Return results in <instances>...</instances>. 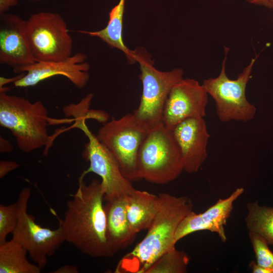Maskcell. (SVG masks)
Wrapping results in <instances>:
<instances>
[{
	"instance_id": "obj_29",
	"label": "cell",
	"mask_w": 273,
	"mask_h": 273,
	"mask_svg": "<svg viewBox=\"0 0 273 273\" xmlns=\"http://www.w3.org/2000/svg\"><path fill=\"white\" fill-rule=\"evenodd\" d=\"M25 74L24 73H22L20 74V75H18L15 77H12V78H5L4 77H0V87L4 86V85L7 83H10V82H14L16 80L20 79L22 78Z\"/></svg>"
},
{
	"instance_id": "obj_8",
	"label": "cell",
	"mask_w": 273,
	"mask_h": 273,
	"mask_svg": "<svg viewBox=\"0 0 273 273\" xmlns=\"http://www.w3.org/2000/svg\"><path fill=\"white\" fill-rule=\"evenodd\" d=\"M149 130L133 114L128 113L118 119L112 117L103 124L96 135L116 158L122 174L131 182L140 180L136 169L137 156Z\"/></svg>"
},
{
	"instance_id": "obj_20",
	"label": "cell",
	"mask_w": 273,
	"mask_h": 273,
	"mask_svg": "<svg viewBox=\"0 0 273 273\" xmlns=\"http://www.w3.org/2000/svg\"><path fill=\"white\" fill-rule=\"evenodd\" d=\"M246 207L245 221L249 233L261 236L273 245V207L261 206L257 201L248 202Z\"/></svg>"
},
{
	"instance_id": "obj_13",
	"label": "cell",
	"mask_w": 273,
	"mask_h": 273,
	"mask_svg": "<svg viewBox=\"0 0 273 273\" xmlns=\"http://www.w3.org/2000/svg\"><path fill=\"white\" fill-rule=\"evenodd\" d=\"M171 131L181 153L184 171L196 173L207 158L210 134L204 118L186 119L176 124Z\"/></svg>"
},
{
	"instance_id": "obj_2",
	"label": "cell",
	"mask_w": 273,
	"mask_h": 273,
	"mask_svg": "<svg viewBox=\"0 0 273 273\" xmlns=\"http://www.w3.org/2000/svg\"><path fill=\"white\" fill-rule=\"evenodd\" d=\"M154 219L144 238L119 261L115 272L145 273L161 256L175 247V235L182 220L193 211L187 196L159 193Z\"/></svg>"
},
{
	"instance_id": "obj_12",
	"label": "cell",
	"mask_w": 273,
	"mask_h": 273,
	"mask_svg": "<svg viewBox=\"0 0 273 273\" xmlns=\"http://www.w3.org/2000/svg\"><path fill=\"white\" fill-rule=\"evenodd\" d=\"M86 59L85 54L78 53L59 61L36 62L28 66L13 68L15 73L27 72L22 78L15 81L14 85L19 87L32 86L50 77L61 75L78 88H83L90 77V65L85 61Z\"/></svg>"
},
{
	"instance_id": "obj_18",
	"label": "cell",
	"mask_w": 273,
	"mask_h": 273,
	"mask_svg": "<svg viewBox=\"0 0 273 273\" xmlns=\"http://www.w3.org/2000/svg\"><path fill=\"white\" fill-rule=\"evenodd\" d=\"M125 0H120L109 13L107 26L103 29L95 31L79 30L78 32L100 38L109 47L122 51L128 61L133 63L136 61L135 52L129 50L124 44L122 36L123 18Z\"/></svg>"
},
{
	"instance_id": "obj_10",
	"label": "cell",
	"mask_w": 273,
	"mask_h": 273,
	"mask_svg": "<svg viewBox=\"0 0 273 273\" xmlns=\"http://www.w3.org/2000/svg\"><path fill=\"white\" fill-rule=\"evenodd\" d=\"M31 192L30 188H25L18 195L16 202L18 219L12 239L27 251L32 260L42 269L47 264V258L55 254L66 238L60 224L55 230L43 227L28 213Z\"/></svg>"
},
{
	"instance_id": "obj_7",
	"label": "cell",
	"mask_w": 273,
	"mask_h": 273,
	"mask_svg": "<svg viewBox=\"0 0 273 273\" xmlns=\"http://www.w3.org/2000/svg\"><path fill=\"white\" fill-rule=\"evenodd\" d=\"M139 63V75L143 85L142 94L138 108L132 113L143 125L150 128L162 122L165 102L173 86L182 79V69L174 68L163 72L155 69L143 50L135 51Z\"/></svg>"
},
{
	"instance_id": "obj_25",
	"label": "cell",
	"mask_w": 273,
	"mask_h": 273,
	"mask_svg": "<svg viewBox=\"0 0 273 273\" xmlns=\"http://www.w3.org/2000/svg\"><path fill=\"white\" fill-rule=\"evenodd\" d=\"M249 267L253 273H273L272 269L263 267L253 260L249 262Z\"/></svg>"
},
{
	"instance_id": "obj_15",
	"label": "cell",
	"mask_w": 273,
	"mask_h": 273,
	"mask_svg": "<svg viewBox=\"0 0 273 273\" xmlns=\"http://www.w3.org/2000/svg\"><path fill=\"white\" fill-rule=\"evenodd\" d=\"M244 192L242 187L237 188L225 199H219L204 212H191L180 222L175 235L177 243L185 237L196 232L208 231L217 234L223 243L227 240L224 230L230 217L234 202Z\"/></svg>"
},
{
	"instance_id": "obj_24",
	"label": "cell",
	"mask_w": 273,
	"mask_h": 273,
	"mask_svg": "<svg viewBox=\"0 0 273 273\" xmlns=\"http://www.w3.org/2000/svg\"><path fill=\"white\" fill-rule=\"evenodd\" d=\"M19 165L15 161L1 160L0 162V178H4L8 173L15 170Z\"/></svg>"
},
{
	"instance_id": "obj_3",
	"label": "cell",
	"mask_w": 273,
	"mask_h": 273,
	"mask_svg": "<svg viewBox=\"0 0 273 273\" xmlns=\"http://www.w3.org/2000/svg\"><path fill=\"white\" fill-rule=\"evenodd\" d=\"M0 92V125L9 129L20 150L28 153L50 142L47 126L51 119L40 101L28 99Z\"/></svg>"
},
{
	"instance_id": "obj_23",
	"label": "cell",
	"mask_w": 273,
	"mask_h": 273,
	"mask_svg": "<svg viewBox=\"0 0 273 273\" xmlns=\"http://www.w3.org/2000/svg\"><path fill=\"white\" fill-rule=\"evenodd\" d=\"M250 240L256 259L260 265L273 270V252L268 246V243L261 236L249 233Z\"/></svg>"
},
{
	"instance_id": "obj_9",
	"label": "cell",
	"mask_w": 273,
	"mask_h": 273,
	"mask_svg": "<svg viewBox=\"0 0 273 273\" xmlns=\"http://www.w3.org/2000/svg\"><path fill=\"white\" fill-rule=\"evenodd\" d=\"M26 30L36 62L59 61L72 56V39L60 14L50 12L33 14L26 20Z\"/></svg>"
},
{
	"instance_id": "obj_17",
	"label": "cell",
	"mask_w": 273,
	"mask_h": 273,
	"mask_svg": "<svg viewBox=\"0 0 273 273\" xmlns=\"http://www.w3.org/2000/svg\"><path fill=\"white\" fill-rule=\"evenodd\" d=\"M158 195L135 190L128 196L126 214L129 227L134 234L151 225L158 210Z\"/></svg>"
},
{
	"instance_id": "obj_32",
	"label": "cell",
	"mask_w": 273,
	"mask_h": 273,
	"mask_svg": "<svg viewBox=\"0 0 273 273\" xmlns=\"http://www.w3.org/2000/svg\"><path fill=\"white\" fill-rule=\"evenodd\" d=\"M29 1H34V2H37V1H42V0H29Z\"/></svg>"
},
{
	"instance_id": "obj_26",
	"label": "cell",
	"mask_w": 273,
	"mask_h": 273,
	"mask_svg": "<svg viewBox=\"0 0 273 273\" xmlns=\"http://www.w3.org/2000/svg\"><path fill=\"white\" fill-rule=\"evenodd\" d=\"M19 0H0V14H5L11 7L18 5Z\"/></svg>"
},
{
	"instance_id": "obj_30",
	"label": "cell",
	"mask_w": 273,
	"mask_h": 273,
	"mask_svg": "<svg viewBox=\"0 0 273 273\" xmlns=\"http://www.w3.org/2000/svg\"><path fill=\"white\" fill-rule=\"evenodd\" d=\"M247 2L256 5L264 6L265 7L272 8L270 0H246Z\"/></svg>"
},
{
	"instance_id": "obj_16",
	"label": "cell",
	"mask_w": 273,
	"mask_h": 273,
	"mask_svg": "<svg viewBox=\"0 0 273 273\" xmlns=\"http://www.w3.org/2000/svg\"><path fill=\"white\" fill-rule=\"evenodd\" d=\"M128 196L107 201L104 205L106 217V238L109 247L114 255L132 243L136 235L128 222L126 209Z\"/></svg>"
},
{
	"instance_id": "obj_4",
	"label": "cell",
	"mask_w": 273,
	"mask_h": 273,
	"mask_svg": "<svg viewBox=\"0 0 273 273\" xmlns=\"http://www.w3.org/2000/svg\"><path fill=\"white\" fill-rule=\"evenodd\" d=\"M136 169L140 179L158 185L174 180L184 171L179 148L171 130L162 122L150 128L143 140Z\"/></svg>"
},
{
	"instance_id": "obj_5",
	"label": "cell",
	"mask_w": 273,
	"mask_h": 273,
	"mask_svg": "<svg viewBox=\"0 0 273 273\" xmlns=\"http://www.w3.org/2000/svg\"><path fill=\"white\" fill-rule=\"evenodd\" d=\"M74 117L73 126L80 129L88 139L82 157L89 163V167L81 174V177L90 172L98 175L105 192L104 199L107 201L130 195L134 190L131 182L122 174L119 164L110 151L102 145L89 129L85 120L92 118L90 111L87 109H76L70 111L68 116Z\"/></svg>"
},
{
	"instance_id": "obj_31",
	"label": "cell",
	"mask_w": 273,
	"mask_h": 273,
	"mask_svg": "<svg viewBox=\"0 0 273 273\" xmlns=\"http://www.w3.org/2000/svg\"><path fill=\"white\" fill-rule=\"evenodd\" d=\"M271 4L272 5V8H273V0H270Z\"/></svg>"
},
{
	"instance_id": "obj_28",
	"label": "cell",
	"mask_w": 273,
	"mask_h": 273,
	"mask_svg": "<svg viewBox=\"0 0 273 273\" xmlns=\"http://www.w3.org/2000/svg\"><path fill=\"white\" fill-rule=\"evenodd\" d=\"M53 272L55 273H77V268L73 265H65L58 268Z\"/></svg>"
},
{
	"instance_id": "obj_27",
	"label": "cell",
	"mask_w": 273,
	"mask_h": 273,
	"mask_svg": "<svg viewBox=\"0 0 273 273\" xmlns=\"http://www.w3.org/2000/svg\"><path fill=\"white\" fill-rule=\"evenodd\" d=\"M0 144L1 152L9 153L11 152L13 150V146L10 142L2 136L0 137Z\"/></svg>"
},
{
	"instance_id": "obj_19",
	"label": "cell",
	"mask_w": 273,
	"mask_h": 273,
	"mask_svg": "<svg viewBox=\"0 0 273 273\" xmlns=\"http://www.w3.org/2000/svg\"><path fill=\"white\" fill-rule=\"evenodd\" d=\"M27 253L13 239L0 244V273H40L41 269L29 261Z\"/></svg>"
},
{
	"instance_id": "obj_22",
	"label": "cell",
	"mask_w": 273,
	"mask_h": 273,
	"mask_svg": "<svg viewBox=\"0 0 273 273\" xmlns=\"http://www.w3.org/2000/svg\"><path fill=\"white\" fill-rule=\"evenodd\" d=\"M17 204L0 205V244L5 242L9 234H12L18 222Z\"/></svg>"
},
{
	"instance_id": "obj_14",
	"label": "cell",
	"mask_w": 273,
	"mask_h": 273,
	"mask_svg": "<svg viewBox=\"0 0 273 273\" xmlns=\"http://www.w3.org/2000/svg\"><path fill=\"white\" fill-rule=\"evenodd\" d=\"M0 63L13 68L36 62L28 39L26 20L17 15H1Z\"/></svg>"
},
{
	"instance_id": "obj_6",
	"label": "cell",
	"mask_w": 273,
	"mask_h": 273,
	"mask_svg": "<svg viewBox=\"0 0 273 273\" xmlns=\"http://www.w3.org/2000/svg\"><path fill=\"white\" fill-rule=\"evenodd\" d=\"M229 49L224 47L225 56L219 75L205 79L202 85L208 95L214 100L216 114L220 121L247 122L254 118L256 112L255 106L246 98V89L258 56L251 59L236 79H231L228 77L225 71Z\"/></svg>"
},
{
	"instance_id": "obj_1",
	"label": "cell",
	"mask_w": 273,
	"mask_h": 273,
	"mask_svg": "<svg viewBox=\"0 0 273 273\" xmlns=\"http://www.w3.org/2000/svg\"><path fill=\"white\" fill-rule=\"evenodd\" d=\"M67 203L63 219L58 218L66 241L92 257H110L106 238V217L103 204L105 192L101 181L88 185L79 177L78 187Z\"/></svg>"
},
{
	"instance_id": "obj_11",
	"label": "cell",
	"mask_w": 273,
	"mask_h": 273,
	"mask_svg": "<svg viewBox=\"0 0 273 273\" xmlns=\"http://www.w3.org/2000/svg\"><path fill=\"white\" fill-rule=\"evenodd\" d=\"M208 95L197 80L183 78L173 86L168 95L163 112V123L171 130L186 119L204 118Z\"/></svg>"
},
{
	"instance_id": "obj_21",
	"label": "cell",
	"mask_w": 273,
	"mask_h": 273,
	"mask_svg": "<svg viewBox=\"0 0 273 273\" xmlns=\"http://www.w3.org/2000/svg\"><path fill=\"white\" fill-rule=\"evenodd\" d=\"M189 261L185 251L174 247L161 256L145 273H185Z\"/></svg>"
}]
</instances>
